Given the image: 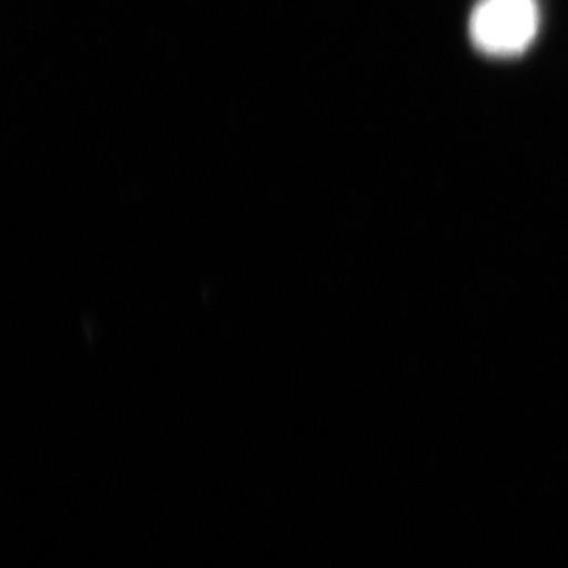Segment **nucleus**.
I'll return each mask as SVG.
<instances>
[{"mask_svg":"<svg viewBox=\"0 0 568 568\" xmlns=\"http://www.w3.org/2000/svg\"><path fill=\"white\" fill-rule=\"evenodd\" d=\"M540 26L537 0H478L469 20L474 47L489 58L523 54Z\"/></svg>","mask_w":568,"mask_h":568,"instance_id":"f257e3e1","label":"nucleus"}]
</instances>
